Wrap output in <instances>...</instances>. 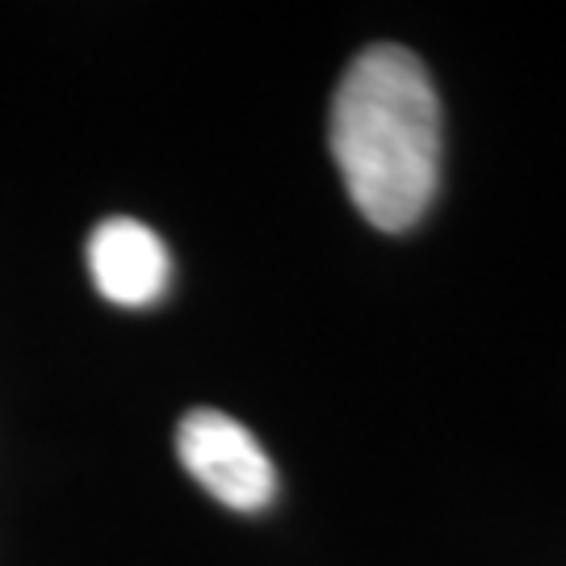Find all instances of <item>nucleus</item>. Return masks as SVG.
I'll return each instance as SVG.
<instances>
[{
    "label": "nucleus",
    "instance_id": "2",
    "mask_svg": "<svg viewBox=\"0 0 566 566\" xmlns=\"http://www.w3.org/2000/svg\"><path fill=\"white\" fill-rule=\"evenodd\" d=\"M177 458L219 504L235 512H264L277 500V470L264 446L227 411H185L177 424Z\"/></svg>",
    "mask_w": 566,
    "mask_h": 566
},
{
    "label": "nucleus",
    "instance_id": "3",
    "mask_svg": "<svg viewBox=\"0 0 566 566\" xmlns=\"http://www.w3.org/2000/svg\"><path fill=\"white\" fill-rule=\"evenodd\" d=\"M88 273L114 306H151L164 298L172 256L164 240L139 219H105L88 235Z\"/></svg>",
    "mask_w": 566,
    "mask_h": 566
},
{
    "label": "nucleus",
    "instance_id": "1",
    "mask_svg": "<svg viewBox=\"0 0 566 566\" xmlns=\"http://www.w3.org/2000/svg\"><path fill=\"white\" fill-rule=\"evenodd\" d=\"M332 156L369 227L395 235L424 219L441 185V97L416 51L374 42L344 67Z\"/></svg>",
    "mask_w": 566,
    "mask_h": 566
}]
</instances>
